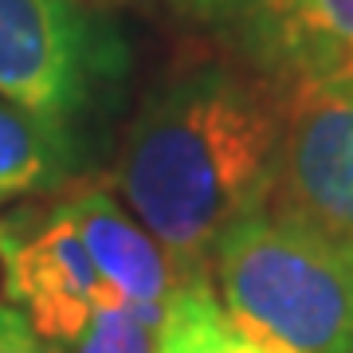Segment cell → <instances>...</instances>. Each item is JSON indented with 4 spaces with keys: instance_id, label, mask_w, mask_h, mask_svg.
Here are the masks:
<instances>
[{
    "instance_id": "obj_5",
    "label": "cell",
    "mask_w": 353,
    "mask_h": 353,
    "mask_svg": "<svg viewBox=\"0 0 353 353\" xmlns=\"http://www.w3.org/2000/svg\"><path fill=\"white\" fill-rule=\"evenodd\" d=\"M0 283L4 303L24 310L43 338L67 350L99 310L126 306L59 204L43 220H0Z\"/></svg>"
},
{
    "instance_id": "obj_1",
    "label": "cell",
    "mask_w": 353,
    "mask_h": 353,
    "mask_svg": "<svg viewBox=\"0 0 353 353\" xmlns=\"http://www.w3.org/2000/svg\"><path fill=\"white\" fill-rule=\"evenodd\" d=\"M283 90L204 63L153 90L118 161V192L185 283L208 279L232 224L271 204L283 161Z\"/></svg>"
},
{
    "instance_id": "obj_7",
    "label": "cell",
    "mask_w": 353,
    "mask_h": 353,
    "mask_svg": "<svg viewBox=\"0 0 353 353\" xmlns=\"http://www.w3.org/2000/svg\"><path fill=\"white\" fill-rule=\"evenodd\" d=\"M59 212L75 224L94 267L122 294V303L157 326L169 299L185 287V279L176 275L173 259L141 228L138 216L122 208L106 189H79L59 204Z\"/></svg>"
},
{
    "instance_id": "obj_4",
    "label": "cell",
    "mask_w": 353,
    "mask_h": 353,
    "mask_svg": "<svg viewBox=\"0 0 353 353\" xmlns=\"http://www.w3.org/2000/svg\"><path fill=\"white\" fill-rule=\"evenodd\" d=\"M169 12L275 90L353 79V0H165Z\"/></svg>"
},
{
    "instance_id": "obj_8",
    "label": "cell",
    "mask_w": 353,
    "mask_h": 353,
    "mask_svg": "<svg viewBox=\"0 0 353 353\" xmlns=\"http://www.w3.org/2000/svg\"><path fill=\"white\" fill-rule=\"evenodd\" d=\"M75 134L0 99V201L59 189L75 169Z\"/></svg>"
},
{
    "instance_id": "obj_3",
    "label": "cell",
    "mask_w": 353,
    "mask_h": 353,
    "mask_svg": "<svg viewBox=\"0 0 353 353\" xmlns=\"http://www.w3.org/2000/svg\"><path fill=\"white\" fill-rule=\"evenodd\" d=\"M126 75L110 0H0V99L75 134Z\"/></svg>"
},
{
    "instance_id": "obj_6",
    "label": "cell",
    "mask_w": 353,
    "mask_h": 353,
    "mask_svg": "<svg viewBox=\"0 0 353 353\" xmlns=\"http://www.w3.org/2000/svg\"><path fill=\"white\" fill-rule=\"evenodd\" d=\"M283 161L271 204L353 248V79L283 94Z\"/></svg>"
},
{
    "instance_id": "obj_2",
    "label": "cell",
    "mask_w": 353,
    "mask_h": 353,
    "mask_svg": "<svg viewBox=\"0 0 353 353\" xmlns=\"http://www.w3.org/2000/svg\"><path fill=\"white\" fill-rule=\"evenodd\" d=\"M212 294L263 353H353V248L267 204L224 232Z\"/></svg>"
},
{
    "instance_id": "obj_9",
    "label": "cell",
    "mask_w": 353,
    "mask_h": 353,
    "mask_svg": "<svg viewBox=\"0 0 353 353\" xmlns=\"http://www.w3.org/2000/svg\"><path fill=\"white\" fill-rule=\"evenodd\" d=\"M153 353H263L243 338L220 310L208 279L185 283L157 322Z\"/></svg>"
},
{
    "instance_id": "obj_10",
    "label": "cell",
    "mask_w": 353,
    "mask_h": 353,
    "mask_svg": "<svg viewBox=\"0 0 353 353\" xmlns=\"http://www.w3.org/2000/svg\"><path fill=\"white\" fill-rule=\"evenodd\" d=\"M157 326L130 306H106L94 314L83 338L71 345L75 353H153Z\"/></svg>"
},
{
    "instance_id": "obj_11",
    "label": "cell",
    "mask_w": 353,
    "mask_h": 353,
    "mask_svg": "<svg viewBox=\"0 0 353 353\" xmlns=\"http://www.w3.org/2000/svg\"><path fill=\"white\" fill-rule=\"evenodd\" d=\"M0 353H67V345L43 338L24 310L0 299Z\"/></svg>"
}]
</instances>
